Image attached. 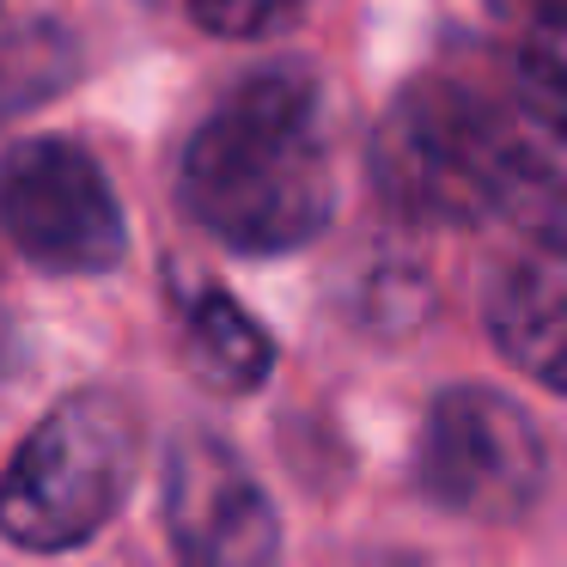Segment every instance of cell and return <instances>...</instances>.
Listing matches in <instances>:
<instances>
[{
    "instance_id": "8992f818",
    "label": "cell",
    "mask_w": 567,
    "mask_h": 567,
    "mask_svg": "<svg viewBox=\"0 0 567 567\" xmlns=\"http://www.w3.org/2000/svg\"><path fill=\"white\" fill-rule=\"evenodd\" d=\"M165 537L177 567H275L281 518L257 470L208 427H184L165 452Z\"/></svg>"
},
{
    "instance_id": "6da1fadb",
    "label": "cell",
    "mask_w": 567,
    "mask_h": 567,
    "mask_svg": "<svg viewBox=\"0 0 567 567\" xmlns=\"http://www.w3.org/2000/svg\"><path fill=\"white\" fill-rule=\"evenodd\" d=\"M184 214L238 257H287L336 220V159L311 68L245 74L189 135L177 165Z\"/></svg>"
},
{
    "instance_id": "9c48e42d",
    "label": "cell",
    "mask_w": 567,
    "mask_h": 567,
    "mask_svg": "<svg viewBox=\"0 0 567 567\" xmlns=\"http://www.w3.org/2000/svg\"><path fill=\"white\" fill-rule=\"evenodd\" d=\"M184 348H189V367L226 396L262 391L275 372V336L226 287H202L184 306Z\"/></svg>"
},
{
    "instance_id": "ba28073f",
    "label": "cell",
    "mask_w": 567,
    "mask_h": 567,
    "mask_svg": "<svg viewBox=\"0 0 567 567\" xmlns=\"http://www.w3.org/2000/svg\"><path fill=\"white\" fill-rule=\"evenodd\" d=\"M494 220L525 233L549 257H567V141L530 128L525 116H518L513 147H506V165H501Z\"/></svg>"
},
{
    "instance_id": "7a4b0ae2",
    "label": "cell",
    "mask_w": 567,
    "mask_h": 567,
    "mask_svg": "<svg viewBox=\"0 0 567 567\" xmlns=\"http://www.w3.org/2000/svg\"><path fill=\"white\" fill-rule=\"evenodd\" d=\"M141 470V415L123 391H68L0 470V537L31 555L86 549Z\"/></svg>"
},
{
    "instance_id": "8fae6325",
    "label": "cell",
    "mask_w": 567,
    "mask_h": 567,
    "mask_svg": "<svg viewBox=\"0 0 567 567\" xmlns=\"http://www.w3.org/2000/svg\"><path fill=\"white\" fill-rule=\"evenodd\" d=\"M518 116L567 141V31H530L518 55Z\"/></svg>"
},
{
    "instance_id": "7c38bea8",
    "label": "cell",
    "mask_w": 567,
    "mask_h": 567,
    "mask_svg": "<svg viewBox=\"0 0 567 567\" xmlns=\"http://www.w3.org/2000/svg\"><path fill=\"white\" fill-rule=\"evenodd\" d=\"M189 13H196L202 31H214L226 43H262L293 31L311 13V0H189Z\"/></svg>"
},
{
    "instance_id": "3957f363",
    "label": "cell",
    "mask_w": 567,
    "mask_h": 567,
    "mask_svg": "<svg viewBox=\"0 0 567 567\" xmlns=\"http://www.w3.org/2000/svg\"><path fill=\"white\" fill-rule=\"evenodd\" d=\"M518 116L452 74L409 80L372 128V184L409 226H482Z\"/></svg>"
},
{
    "instance_id": "52a82bcc",
    "label": "cell",
    "mask_w": 567,
    "mask_h": 567,
    "mask_svg": "<svg viewBox=\"0 0 567 567\" xmlns=\"http://www.w3.org/2000/svg\"><path fill=\"white\" fill-rule=\"evenodd\" d=\"M482 323L525 379L567 396V275L530 269V262L494 275L488 299H482Z\"/></svg>"
},
{
    "instance_id": "5b68a950",
    "label": "cell",
    "mask_w": 567,
    "mask_h": 567,
    "mask_svg": "<svg viewBox=\"0 0 567 567\" xmlns=\"http://www.w3.org/2000/svg\"><path fill=\"white\" fill-rule=\"evenodd\" d=\"M0 233L43 275H111L128 250L104 165L62 135L19 141L0 159Z\"/></svg>"
},
{
    "instance_id": "4fadbf2b",
    "label": "cell",
    "mask_w": 567,
    "mask_h": 567,
    "mask_svg": "<svg viewBox=\"0 0 567 567\" xmlns=\"http://www.w3.org/2000/svg\"><path fill=\"white\" fill-rule=\"evenodd\" d=\"M488 13L525 31H567V0H488Z\"/></svg>"
},
{
    "instance_id": "30bf717a",
    "label": "cell",
    "mask_w": 567,
    "mask_h": 567,
    "mask_svg": "<svg viewBox=\"0 0 567 567\" xmlns=\"http://www.w3.org/2000/svg\"><path fill=\"white\" fill-rule=\"evenodd\" d=\"M68 80H74V43L55 25H31L19 38H7L0 43V128L38 111L43 99H55Z\"/></svg>"
},
{
    "instance_id": "277c9868",
    "label": "cell",
    "mask_w": 567,
    "mask_h": 567,
    "mask_svg": "<svg viewBox=\"0 0 567 567\" xmlns=\"http://www.w3.org/2000/svg\"><path fill=\"white\" fill-rule=\"evenodd\" d=\"M415 482L433 506L476 525H506L530 513L549 482L543 433L513 396L488 384H452L433 396L415 445Z\"/></svg>"
}]
</instances>
